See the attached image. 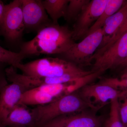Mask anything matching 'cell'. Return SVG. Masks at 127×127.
I'll use <instances>...</instances> for the list:
<instances>
[{
    "mask_svg": "<svg viewBox=\"0 0 127 127\" xmlns=\"http://www.w3.org/2000/svg\"><path fill=\"white\" fill-rule=\"evenodd\" d=\"M100 83L113 88L118 91L127 93V77L119 79L117 78H105Z\"/></svg>",
    "mask_w": 127,
    "mask_h": 127,
    "instance_id": "obj_20",
    "label": "cell"
},
{
    "mask_svg": "<svg viewBox=\"0 0 127 127\" xmlns=\"http://www.w3.org/2000/svg\"><path fill=\"white\" fill-rule=\"evenodd\" d=\"M75 43L72 30L52 23L37 32L31 40L22 42L19 52L26 57L40 54L59 55Z\"/></svg>",
    "mask_w": 127,
    "mask_h": 127,
    "instance_id": "obj_1",
    "label": "cell"
},
{
    "mask_svg": "<svg viewBox=\"0 0 127 127\" xmlns=\"http://www.w3.org/2000/svg\"><path fill=\"white\" fill-rule=\"evenodd\" d=\"M110 104L109 116L104 120L103 126L104 127H124L119 114V98L112 100Z\"/></svg>",
    "mask_w": 127,
    "mask_h": 127,
    "instance_id": "obj_18",
    "label": "cell"
},
{
    "mask_svg": "<svg viewBox=\"0 0 127 127\" xmlns=\"http://www.w3.org/2000/svg\"><path fill=\"white\" fill-rule=\"evenodd\" d=\"M22 0H14L5 5L4 12L0 19V36L10 45L22 42L25 27L22 10Z\"/></svg>",
    "mask_w": 127,
    "mask_h": 127,
    "instance_id": "obj_5",
    "label": "cell"
},
{
    "mask_svg": "<svg viewBox=\"0 0 127 127\" xmlns=\"http://www.w3.org/2000/svg\"><path fill=\"white\" fill-rule=\"evenodd\" d=\"M0 127H5L4 126V125H3V124H2V123L1 122H0Z\"/></svg>",
    "mask_w": 127,
    "mask_h": 127,
    "instance_id": "obj_27",
    "label": "cell"
},
{
    "mask_svg": "<svg viewBox=\"0 0 127 127\" xmlns=\"http://www.w3.org/2000/svg\"><path fill=\"white\" fill-rule=\"evenodd\" d=\"M87 83L86 78L82 77L67 83L39 86L25 92L18 104L38 106L48 104L63 96L77 91Z\"/></svg>",
    "mask_w": 127,
    "mask_h": 127,
    "instance_id": "obj_4",
    "label": "cell"
},
{
    "mask_svg": "<svg viewBox=\"0 0 127 127\" xmlns=\"http://www.w3.org/2000/svg\"><path fill=\"white\" fill-rule=\"evenodd\" d=\"M119 99L122 101H119L120 118L124 127H127V94Z\"/></svg>",
    "mask_w": 127,
    "mask_h": 127,
    "instance_id": "obj_21",
    "label": "cell"
},
{
    "mask_svg": "<svg viewBox=\"0 0 127 127\" xmlns=\"http://www.w3.org/2000/svg\"><path fill=\"white\" fill-rule=\"evenodd\" d=\"M127 66V59H126V60H125V61L123 63L122 65V66H121V67L120 68H123V69L124 68H125V67Z\"/></svg>",
    "mask_w": 127,
    "mask_h": 127,
    "instance_id": "obj_26",
    "label": "cell"
},
{
    "mask_svg": "<svg viewBox=\"0 0 127 127\" xmlns=\"http://www.w3.org/2000/svg\"><path fill=\"white\" fill-rule=\"evenodd\" d=\"M103 35L102 28L89 34L82 40L75 43L59 58L75 64L80 67L91 65L93 55L102 43Z\"/></svg>",
    "mask_w": 127,
    "mask_h": 127,
    "instance_id": "obj_6",
    "label": "cell"
},
{
    "mask_svg": "<svg viewBox=\"0 0 127 127\" xmlns=\"http://www.w3.org/2000/svg\"><path fill=\"white\" fill-rule=\"evenodd\" d=\"M127 58V32L109 48L96 57L92 70L104 73L121 67Z\"/></svg>",
    "mask_w": 127,
    "mask_h": 127,
    "instance_id": "obj_8",
    "label": "cell"
},
{
    "mask_svg": "<svg viewBox=\"0 0 127 127\" xmlns=\"http://www.w3.org/2000/svg\"><path fill=\"white\" fill-rule=\"evenodd\" d=\"M90 0H69L64 18L67 22L76 21L84 7Z\"/></svg>",
    "mask_w": 127,
    "mask_h": 127,
    "instance_id": "obj_17",
    "label": "cell"
},
{
    "mask_svg": "<svg viewBox=\"0 0 127 127\" xmlns=\"http://www.w3.org/2000/svg\"><path fill=\"white\" fill-rule=\"evenodd\" d=\"M127 18V0L118 11L110 17L102 28L103 37L99 48L102 47L117 32Z\"/></svg>",
    "mask_w": 127,
    "mask_h": 127,
    "instance_id": "obj_14",
    "label": "cell"
},
{
    "mask_svg": "<svg viewBox=\"0 0 127 127\" xmlns=\"http://www.w3.org/2000/svg\"><path fill=\"white\" fill-rule=\"evenodd\" d=\"M22 74L35 77H50L66 75L84 77L93 72L87 71L71 62L59 58L47 57L34 60L16 66Z\"/></svg>",
    "mask_w": 127,
    "mask_h": 127,
    "instance_id": "obj_2",
    "label": "cell"
},
{
    "mask_svg": "<svg viewBox=\"0 0 127 127\" xmlns=\"http://www.w3.org/2000/svg\"><path fill=\"white\" fill-rule=\"evenodd\" d=\"M8 65L0 62V90L8 84L6 68Z\"/></svg>",
    "mask_w": 127,
    "mask_h": 127,
    "instance_id": "obj_23",
    "label": "cell"
},
{
    "mask_svg": "<svg viewBox=\"0 0 127 127\" xmlns=\"http://www.w3.org/2000/svg\"></svg>",
    "mask_w": 127,
    "mask_h": 127,
    "instance_id": "obj_28",
    "label": "cell"
},
{
    "mask_svg": "<svg viewBox=\"0 0 127 127\" xmlns=\"http://www.w3.org/2000/svg\"><path fill=\"white\" fill-rule=\"evenodd\" d=\"M77 91L91 110L96 112L110 103L112 100L116 98L119 99L127 94L100 82L87 84Z\"/></svg>",
    "mask_w": 127,
    "mask_h": 127,
    "instance_id": "obj_7",
    "label": "cell"
},
{
    "mask_svg": "<svg viewBox=\"0 0 127 127\" xmlns=\"http://www.w3.org/2000/svg\"><path fill=\"white\" fill-rule=\"evenodd\" d=\"M26 57L21 53L6 50L0 46V62L12 66L15 68L16 66L26 58Z\"/></svg>",
    "mask_w": 127,
    "mask_h": 127,
    "instance_id": "obj_19",
    "label": "cell"
},
{
    "mask_svg": "<svg viewBox=\"0 0 127 127\" xmlns=\"http://www.w3.org/2000/svg\"><path fill=\"white\" fill-rule=\"evenodd\" d=\"M77 91L63 96L48 104L38 106L31 109L36 127L61 116L91 109Z\"/></svg>",
    "mask_w": 127,
    "mask_h": 127,
    "instance_id": "obj_3",
    "label": "cell"
},
{
    "mask_svg": "<svg viewBox=\"0 0 127 127\" xmlns=\"http://www.w3.org/2000/svg\"><path fill=\"white\" fill-rule=\"evenodd\" d=\"M127 32V18L117 32L109 39L108 42V45L109 46L112 45L114 42H116V41L120 39V37Z\"/></svg>",
    "mask_w": 127,
    "mask_h": 127,
    "instance_id": "obj_22",
    "label": "cell"
},
{
    "mask_svg": "<svg viewBox=\"0 0 127 127\" xmlns=\"http://www.w3.org/2000/svg\"><path fill=\"white\" fill-rule=\"evenodd\" d=\"M22 10L25 31L36 32L52 23L42 0H22Z\"/></svg>",
    "mask_w": 127,
    "mask_h": 127,
    "instance_id": "obj_10",
    "label": "cell"
},
{
    "mask_svg": "<svg viewBox=\"0 0 127 127\" xmlns=\"http://www.w3.org/2000/svg\"><path fill=\"white\" fill-rule=\"evenodd\" d=\"M127 77V66L123 69L121 72L120 78H124Z\"/></svg>",
    "mask_w": 127,
    "mask_h": 127,
    "instance_id": "obj_25",
    "label": "cell"
},
{
    "mask_svg": "<svg viewBox=\"0 0 127 127\" xmlns=\"http://www.w3.org/2000/svg\"><path fill=\"white\" fill-rule=\"evenodd\" d=\"M5 10V5L1 1H0V19L3 16Z\"/></svg>",
    "mask_w": 127,
    "mask_h": 127,
    "instance_id": "obj_24",
    "label": "cell"
},
{
    "mask_svg": "<svg viewBox=\"0 0 127 127\" xmlns=\"http://www.w3.org/2000/svg\"><path fill=\"white\" fill-rule=\"evenodd\" d=\"M104 118L91 109L66 114L37 127H103Z\"/></svg>",
    "mask_w": 127,
    "mask_h": 127,
    "instance_id": "obj_9",
    "label": "cell"
},
{
    "mask_svg": "<svg viewBox=\"0 0 127 127\" xmlns=\"http://www.w3.org/2000/svg\"><path fill=\"white\" fill-rule=\"evenodd\" d=\"M0 90V122L2 123L10 112L18 104L22 96L29 90L24 84L15 81H10Z\"/></svg>",
    "mask_w": 127,
    "mask_h": 127,
    "instance_id": "obj_12",
    "label": "cell"
},
{
    "mask_svg": "<svg viewBox=\"0 0 127 127\" xmlns=\"http://www.w3.org/2000/svg\"><path fill=\"white\" fill-rule=\"evenodd\" d=\"M25 106L17 104L2 123L3 125L6 127H36V123L31 110Z\"/></svg>",
    "mask_w": 127,
    "mask_h": 127,
    "instance_id": "obj_13",
    "label": "cell"
},
{
    "mask_svg": "<svg viewBox=\"0 0 127 127\" xmlns=\"http://www.w3.org/2000/svg\"><path fill=\"white\" fill-rule=\"evenodd\" d=\"M69 0H43L42 3L52 23L58 25V20L64 17Z\"/></svg>",
    "mask_w": 127,
    "mask_h": 127,
    "instance_id": "obj_16",
    "label": "cell"
},
{
    "mask_svg": "<svg viewBox=\"0 0 127 127\" xmlns=\"http://www.w3.org/2000/svg\"><path fill=\"white\" fill-rule=\"evenodd\" d=\"M126 1L125 0H108L102 13L91 28L87 35L102 28L108 19L118 11Z\"/></svg>",
    "mask_w": 127,
    "mask_h": 127,
    "instance_id": "obj_15",
    "label": "cell"
},
{
    "mask_svg": "<svg viewBox=\"0 0 127 127\" xmlns=\"http://www.w3.org/2000/svg\"><path fill=\"white\" fill-rule=\"evenodd\" d=\"M108 0H92L84 7L76 19L72 30L74 40L84 38L97 20L105 8Z\"/></svg>",
    "mask_w": 127,
    "mask_h": 127,
    "instance_id": "obj_11",
    "label": "cell"
}]
</instances>
